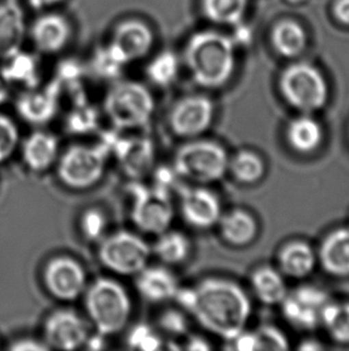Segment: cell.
Returning a JSON list of instances; mask_svg holds the SVG:
<instances>
[{
  "mask_svg": "<svg viewBox=\"0 0 349 351\" xmlns=\"http://www.w3.org/2000/svg\"><path fill=\"white\" fill-rule=\"evenodd\" d=\"M174 300L201 326L229 342L246 330L250 318V300L246 291L224 278H207L194 288H179Z\"/></svg>",
  "mask_w": 349,
  "mask_h": 351,
  "instance_id": "1",
  "label": "cell"
},
{
  "mask_svg": "<svg viewBox=\"0 0 349 351\" xmlns=\"http://www.w3.org/2000/svg\"><path fill=\"white\" fill-rule=\"evenodd\" d=\"M236 45L217 32H200L189 38L184 59L194 81L203 88H220L236 67Z\"/></svg>",
  "mask_w": 349,
  "mask_h": 351,
  "instance_id": "2",
  "label": "cell"
},
{
  "mask_svg": "<svg viewBox=\"0 0 349 351\" xmlns=\"http://www.w3.org/2000/svg\"><path fill=\"white\" fill-rule=\"evenodd\" d=\"M86 308L99 335L113 336L129 322L132 301L118 282L99 278L86 289Z\"/></svg>",
  "mask_w": 349,
  "mask_h": 351,
  "instance_id": "3",
  "label": "cell"
},
{
  "mask_svg": "<svg viewBox=\"0 0 349 351\" xmlns=\"http://www.w3.org/2000/svg\"><path fill=\"white\" fill-rule=\"evenodd\" d=\"M174 154L177 176L198 184L222 180L229 171L230 157L225 147L207 139H189Z\"/></svg>",
  "mask_w": 349,
  "mask_h": 351,
  "instance_id": "4",
  "label": "cell"
},
{
  "mask_svg": "<svg viewBox=\"0 0 349 351\" xmlns=\"http://www.w3.org/2000/svg\"><path fill=\"white\" fill-rule=\"evenodd\" d=\"M114 136L97 145L68 147L57 163V176L72 190H86L96 185L105 171Z\"/></svg>",
  "mask_w": 349,
  "mask_h": 351,
  "instance_id": "5",
  "label": "cell"
},
{
  "mask_svg": "<svg viewBox=\"0 0 349 351\" xmlns=\"http://www.w3.org/2000/svg\"><path fill=\"white\" fill-rule=\"evenodd\" d=\"M155 101L146 86L138 82H118L108 91L104 112L118 130L145 126L153 115Z\"/></svg>",
  "mask_w": 349,
  "mask_h": 351,
  "instance_id": "6",
  "label": "cell"
},
{
  "mask_svg": "<svg viewBox=\"0 0 349 351\" xmlns=\"http://www.w3.org/2000/svg\"><path fill=\"white\" fill-rule=\"evenodd\" d=\"M283 99L302 114H311L326 105L329 90L322 72L307 62L288 66L280 77Z\"/></svg>",
  "mask_w": 349,
  "mask_h": 351,
  "instance_id": "7",
  "label": "cell"
},
{
  "mask_svg": "<svg viewBox=\"0 0 349 351\" xmlns=\"http://www.w3.org/2000/svg\"><path fill=\"white\" fill-rule=\"evenodd\" d=\"M133 195L132 219L144 233L159 235L170 227L174 219V205L170 191L155 185L129 186Z\"/></svg>",
  "mask_w": 349,
  "mask_h": 351,
  "instance_id": "8",
  "label": "cell"
},
{
  "mask_svg": "<svg viewBox=\"0 0 349 351\" xmlns=\"http://www.w3.org/2000/svg\"><path fill=\"white\" fill-rule=\"evenodd\" d=\"M151 248L147 242L129 232H118L105 237L99 248V258L104 267L114 274L137 276L147 266Z\"/></svg>",
  "mask_w": 349,
  "mask_h": 351,
  "instance_id": "9",
  "label": "cell"
},
{
  "mask_svg": "<svg viewBox=\"0 0 349 351\" xmlns=\"http://www.w3.org/2000/svg\"><path fill=\"white\" fill-rule=\"evenodd\" d=\"M331 301L326 290L315 285H302L287 293L280 304L283 318L289 325L304 331H311L321 326L322 314Z\"/></svg>",
  "mask_w": 349,
  "mask_h": 351,
  "instance_id": "10",
  "label": "cell"
},
{
  "mask_svg": "<svg viewBox=\"0 0 349 351\" xmlns=\"http://www.w3.org/2000/svg\"><path fill=\"white\" fill-rule=\"evenodd\" d=\"M214 105L203 95L187 96L174 104L169 114V125L174 136L194 139L211 128Z\"/></svg>",
  "mask_w": 349,
  "mask_h": 351,
  "instance_id": "11",
  "label": "cell"
},
{
  "mask_svg": "<svg viewBox=\"0 0 349 351\" xmlns=\"http://www.w3.org/2000/svg\"><path fill=\"white\" fill-rule=\"evenodd\" d=\"M48 293L60 301H75L86 289V272L71 256H60L48 261L43 271Z\"/></svg>",
  "mask_w": 349,
  "mask_h": 351,
  "instance_id": "12",
  "label": "cell"
},
{
  "mask_svg": "<svg viewBox=\"0 0 349 351\" xmlns=\"http://www.w3.org/2000/svg\"><path fill=\"white\" fill-rule=\"evenodd\" d=\"M44 343L49 349L76 350L86 344L89 332L84 320L78 314L60 309L53 312L43 326Z\"/></svg>",
  "mask_w": 349,
  "mask_h": 351,
  "instance_id": "13",
  "label": "cell"
},
{
  "mask_svg": "<svg viewBox=\"0 0 349 351\" xmlns=\"http://www.w3.org/2000/svg\"><path fill=\"white\" fill-rule=\"evenodd\" d=\"M181 214L196 229L212 228L222 217V204L217 195L203 187H187L179 192Z\"/></svg>",
  "mask_w": 349,
  "mask_h": 351,
  "instance_id": "14",
  "label": "cell"
},
{
  "mask_svg": "<svg viewBox=\"0 0 349 351\" xmlns=\"http://www.w3.org/2000/svg\"><path fill=\"white\" fill-rule=\"evenodd\" d=\"M112 152L123 173L134 180L147 176L153 168L156 150L151 139L114 136Z\"/></svg>",
  "mask_w": 349,
  "mask_h": 351,
  "instance_id": "15",
  "label": "cell"
},
{
  "mask_svg": "<svg viewBox=\"0 0 349 351\" xmlns=\"http://www.w3.org/2000/svg\"><path fill=\"white\" fill-rule=\"evenodd\" d=\"M153 45V34L140 21H126L114 32L110 46L126 64L145 57Z\"/></svg>",
  "mask_w": 349,
  "mask_h": 351,
  "instance_id": "16",
  "label": "cell"
},
{
  "mask_svg": "<svg viewBox=\"0 0 349 351\" xmlns=\"http://www.w3.org/2000/svg\"><path fill=\"white\" fill-rule=\"evenodd\" d=\"M137 289L142 298L151 304L174 300L179 293L177 278L166 267H145L137 275Z\"/></svg>",
  "mask_w": 349,
  "mask_h": 351,
  "instance_id": "17",
  "label": "cell"
},
{
  "mask_svg": "<svg viewBox=\"0 0 349 351\" xmlns=\"http://www.w3.org/2000/svg\"><path fill=\"white\" fill-rule=\"evenodd\" d=\"M317 261L334 277H349V227L337 228L322 241Z\"/></svg>",
  "mask_w": 349,
  "mask_h": 351,
  "instance_id": "18",
  "label": "cell"
},
{
  "mask_svg": "<svg viewBox=\"0 0 349 351\" xmlns=\"http://www.w3.org/2000/svg\"><path fill=\"white\" fill-rule=\"evenodd\" d=\"M60 83L54 82L42 91H29L17 101V110L27 123H48L57 114Z\"/></svg>",
  "mask_w": 349,
  "mask_h": 351,
  "instance_id": "19",
  "label": "cell"
},
{
  "mask_svg": "<svg viewBox=\"0 0 349 351\" xmlns=\"http://www.w3.org/2000/svg\"><path fill=\"white\" fill-rule=\"evenodd\" d=\"M70 36L71 28L66 19L59 14H44L36 19L31 27V38L35 46L48 54L62 51Z\"/></svg>",
  "mask_w": 349,
  "mask_h": 351,
  "instance_id": "20",
  "label": "cell"
},
{
  "mask_svg": "<svg viewBox=\"0 0 349 351\" xmlns=\"http://www.w3.org/2000/svg\"><path fill=\"white\" fill-rule=\"evenodd\" d=\"M25 35V21L22 9L14 0L0 4V58L18 52Z\"/></svg>",
  "mask_w": 349,
  "mask_h": 351,
  "instance_id": "21",
  "label": "cell"
},
{
  "mask_svg": "<svg viewBox=\"0 0 349 351\" xmlns=\"http://www.w3.org/2000/svg\"><path fill=\"white\" fill-rule=\"evenodd\" d=\"M57 139L53 134L42 131L34 132L29 136L23 147L22 156L29 169L33 171H47L55 163L57 158Z\"/></svg>",
  "mask_w": 349,
  "mask_h": 351,
  "instance_id": "22",
  "label": "cell"
},
{
  "mask_svg": "<svg viewBox=\"0 0 349 351\" xmlns=\"http://www.w3.org/2000/svg\"><path fill=\"white\" fill-rule=\"evenodd\" d=\"M278 261L283 276L291 278H304L315 270L317 254L307 242L293 241L280 250Z\"/></svg>",
  "mask_w": 349,
  "mask_h": 351,
  "instance_id": "23",
  "label": "cell"
},
{
  "mask_svg": "<svg viewBox=\"0 0 349 351\" xmlns=\"http://www.w3.org/2000/svg\"><path fill=\"white\" fill-rule=\"evenodd\" d=\"M324 132L321 123L310 114H302L289 121L286 128L288 145L302 155L312 154L321 147Z\"/></svg>",
  "mask_w": 349,
  "mask_h": 351,
  "instance_id": "24",
  "label": "cell"
},
{
  "mask_svg": "<svg viewBox=\"0 0 349 351\" xmlns=\"http://www.w3.org/2000/svg\"><path fill=\"white\" fill-rule=\"evenodd\" d=\"M219 228L225 241L235 247L249 245L255 240L259 226L253 215L244 210H232L219 219Z\"/></svg>",
  "mask_w": 349,
  "mask_h": 351,
  "instance_id": "25",
  "label": "cell"
},
{
  "mask_svg": "<svg viewBox=\"0 0 349 351\" xmlns=\"http://www.w3.org/2000/svg\"><path fill=\"white\" fill-rule=\"evenodd\" d=\"M251 288L264 304H280L288 293L281 271L269 266H262L253 274Z\"/></svg>",
  "mask_w": 349,
  "mask_h": 351,
  "instance_id": "26",
  "label": "cell"
},
{
  "mask_svg": "<svg viewBox=\"0 0 349 351\" xmlns=\"http://www.w3.org/2000/svg\"><path fill=\"white\" fill-rule=\"evenodd\" d=\"M274 47L283 57H297L307 47V34L302 25L285 21L279 23L273 32Z\"/></svg>",
  "mask_w": 349,
  "mask_h": 351,
  "instance_id": "27",
  "label": "cell"
},
{
  "mask_svg": "<svg viewBox=\"0 0 349 351\" xmlns=\"http://www.w3.org/2000/svg\"><path fill=\"white\" fill-rule=\"evenodd\" d=\"M192 245L188 237L181 232H169L159 234L153 251L164 264L179 265L188 259Z\"/></svg>",
  "mask_w": 349,
  "mask_h": 351,
  "instance_id": "28",
  "label": "cell"
},
{
  "mask_svg": "<svg viewBox=\"0 0 349 351\" xmlns=\"http://www.w3.org/2000/svg\"><path fill=\"white\" fill-rule=\"evenodd\" d=\"M6 64L1 69V75L9 83H19L28 88H35L38 84V64L33 58L18 52L5 58Z\"/></svg>",
  "mask_w": 349,
  "mask_h": 351,
  "instance_id": "29",
  "label": "cell"
},
{
  "mask_svg": "<svg viewBox=\"0 0 349 351\" xmlns=\"http://www.w3.org/2000/svg\"><path fill=\"white\" fill-rule=\"evenodd\" d=\"M229 171L238 182L253 185L263 178L266 165L255 152L242 150L229 162Z\"/></svg>",
  "mask_w": 349,
  "mask_h": 351,
  "instance_id": "30",
  "label": "cell"
},
{
  "mask_svg": "<svg viewBox=\"0 0 349 351\" xmlns=\"http://www.w3.org/2000/svg\"><path fill=\"white\" fill-rule=\"evenodd\" d=\"M321 326L333 341L349 344V302H333L326 304L322 314Z\"/></svg>",
  "mask_w": 349,
  "mask_h": 351,
  "instance_id": "31",
  "label": "cell"
},
{
  "mask_svg": "<svg viewBox=\"0 0 349 351\" xmlns=\"http://www.w3.org/2000/svg\"><path fill=\"white\" fill-rule=\"evenodd\" d=\"M248 0H203V12L209 21L224 25H236L244 17Z\"/></svg>",
  "mask_w": 349,
  "mask_h": 351,
  "instance_id": "32",
  "label": "cell"
},
{
  "mask_svg": "<svg viewBox=\"0 0 349 351\" xmlns=\"http://www.w3.org/2000/svg\"><path fill=\"white\" fill-rule=\"evenodd\" d=\"M179 58L171 51L158 54L148 65L146 75L148 80L157 86L166 88L174 83L179 76Z\"/></svg>",
  "mask_w": 349,
  "mask_h": 351,
  "instance_id": "33",
  "label": "cell"
},
{
  "mask_svg": "<svg viewBox=\"0 0 349 351\" xmlns=\"http://www.w3.org/2000/svg\"><path fill=\"white\" fill-rule=\"evenodd\" d=\"M125 65L127 64L123 62L122 58L114 51L110 45L108 47L99 49L92 62L94 73L102 78H116Z\"/></svg>",
  "mask_w": 349,
  "mask_h": 351,
  "instance_id": "34",
  "label": "cell"
},
{
  "mask_svg": "<svg viewBox=\"0 0 349 351\" xmlns=\"http://www.w3.org/2000/svg\"><path fill=\"white\" fill-rule=\"evenodd\" d=\"M127 344L134 350L156 351L161 349V338L146 324H140L131 330Z\"/></svg>",
  "mask_w": 349,
  "mask_h": 351,
  "instance_id": "35",
  "label": "cell"
},
{
  "mask_svg": "<svg viewBox=\"0 0 349 351\" xmlns=\"http://www.w3.org/2000/svg\"><path fill=\"white\" fill-rule=\"evenodd\" d=\"M18 128L12 119L0 114V163L12 156L18 144Z\"/></svg>",
  "mask_w": 349,
  "mask_h": 351,
  "instance_id": "36",
  "label": "cell"
},
{
  "mask_svg": "<svg viewBox=\"0 0 349 351\" xmlns=\"http://www.w3.org/2000/svg\"><path fill=\"white\" fill-rule=\"evenodd\" d=\"M97 125V115L96 110L91 107L81 104L77 106L75 110H72L71 114L67 119V128L70 132L86 133L96 128Z\"/></svg>",
  "mask_w": 349,
  "mask_h": 351,
  "instance_id": "37",
  "label": "cell"
},
{
  "mask_svg": "<svg viewBox=\"0 0 349 351\" xmlns=\"http://www.w3.org/2000/svg\"><path fill=\"white\" fill-rule=\"evenodd\" d=\"M107 228V219L102 211L97 209L86 210L81 219V233L90 241L102 239Z\"/></svg>",
  "mask_w": 349,
  "mask_h": 351,
  "instance_id": "38",
  "label": "cell"
},
{
  "mask_svg": "<svg viewBox=\"0 0 349 351\" xmlns=\"http://www.w3.org/2000/svg\"><path fill=\"white\" fill-rule=\"evenodd\" d=\"M255 332L257 350H286L288 339L280 330L273 326H261Z\"/></svg>",
  "mask_w": 349,
  "mask_h": 351,
  "instance_id": "39",
  "label": "cell"
},
{
  "mask_svg": "<svg viewBox=\"0 0 349 351\" xmlns=\"http://www.w3.org/2000/svg\"><path fill=\"white\" fill-rule=\"evenodd\" d=\"M158 323L161 331L171 336H181L188 330V320L183 312L177 309H168L163 312Z\"/></svg>",
  "mask_w": 349,
  "mask_h": 351,
  "instance_id": "40",
  "label": "cell"
},
{
  "mask_svg": "<svg viewBox=\"0 0 349 351\" xmlns=\"http://www.w3.org/2000/svg\"><path fill=\"white\" fill-rule=\"evenodd\" d=\"M230 342L235 344V349L242 351H255L257 350V342H256V336L254 331H242L237 337L233 338Z\"/></svg>",
  "mask_w": 349,
  "mask_h": 351,
  "instance_id": "41",
  "label": "cell"
},
{
  "mask_svg": "<svg viewBox=\"0 0 349 351\" xmlns=\"http://www.w3.org/2000/svg\"><path fill=\"white\" fill-rule=\"evenodd\" d=\"M10 350L14 351H44L49 350V347L44 342H38L31 338L19 339L10 346Z\"/></svg>",
  "mask_w": 349,
  "mask_h": 351,
  "instance_id": "42",
  "label": "cell"
},
{
  "mask_svg": "<svg viewBox=\"0 0 349 351\" xmlns=\"http://www.w3.org/2000/svg\"><path fill=\"white\" fill-rule=\"evenodd\" d=\"M251 34L250 29L248 28L246 25L240 22L236 24V29H235V33L232 35V41L235 45H248L251 41Z\"/></svg>",
  "mask_w": 349,
  "mask_h": 351,
  "instance_id": "43",
  "label": "cell"
},
{
  "mask_svg": "<svg viewBox=\"0 0 349 351\" xmlns=\"http://www.w3.org/2000/svg\"><path fill=\"white\" fill-rule=\"evenodd\" d=\"M334 12L341 23L349 25V0H337L334 6Z\"/></svg>",
  "mask_w": 349,
  "mask_h": 351,
  "instance_id": "44",
  "label": "cell"
},
{
  "mask_svg": "<svg viewBox=\"0 0 349 351\" xmlns=\"http://www.w3.org/2000/svg\"><path fill=\"white\" fill-rule=\"evenodd\" d=\"M209 348V344L200 337L190 338L187 346L188 350H208Z\"/></svg>",
  "mask_w": 349,
  "mask_h": 351,
  "instance_id": "45",
  "label": "cell"
},
{
  "mask_svg": "<svg viewBox=\"0 0 349 351\" xmlns=\"http://www.w3.org/2000/svg\"><path fill=\"white\" fill-rule=\"evenodd\" d=\"M28 1L29 4L31 5L34 9L41 10L57 4V3H60L62 0H28Z\"/></svg>",
  "mask_w": 349,
  "mask_h": 351,
  "instance_id": "46",
  "label": "cell"
},
{
  "mask_svg": "<svg viewBox=\"0 0 349 351\" xmlns=\"http://www.w3.org/2000/svg\"><path fill=\"white\" fill-rule=\"evenodd\" d=\"M9 97V88H8V82L5 81L4 77L0 72V105H3L5 101Z\"/></svg>",
  "mask_w": 349,
  "mask_h": 351,
  "instance_id": "47",
  "label": "cell"
},
{
  "mask_svg": "<svg viewBox=\"0 0 349 351\" xmlns=\"http://www.w3.org/2000/svg\"><path fill=\"white\" fill-rule=\"evenodd\" d=\"M299 349L300 350H321V349H323V346H321L320 343L315 342V341H307V342L302 343Z\"/></svg>",
  "mask_w": 349,
  "mask_h": 351,
  "instance_id": "48",
  "label": "cell"
},
{
  "mask_svg": "<svg viewBox=\"0 0 349 351\" xmlns=\"http://www.w3.org/2000/svg\"><path fill=\"white\" fill-rule=\"evenodd\" d=\"M289 3H293V4H298V3H302L304 0H288Z\"/></svg>",
  "mask_w": 349,
  "mask_h": 351,
  "instance_id": "49",
  "label": "cell"
}]
</instances>
